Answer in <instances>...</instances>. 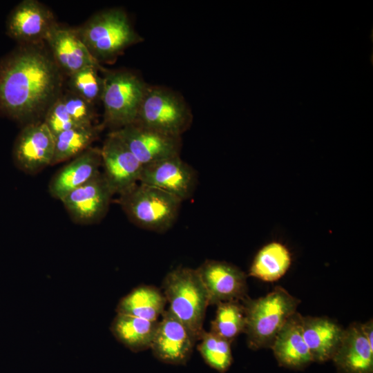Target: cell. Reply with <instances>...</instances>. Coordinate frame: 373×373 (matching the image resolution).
<instances>
[{
    "label": "cell",
    "instance_id": "cell-14",
    "mask_svg": "<svg viewBox=\"0 0 373 373\" xmlns=\"http://www.w3.org/2000/svg\"><path fill=\"white\" fill-rule=\"evenodd\" d=\"M52 12L37 0H23L10 12L7 34L21 45L38 44L45 41L55 26Z\"/></svg>",
    "mask_w": 373,
    "mask_h": 373
},
{
    "label": "cell",
    "instance_id": "cell-8",
    "mask_svg": "<svg viewBox=\"0 0 373 373\" xmlns=\"http://www.w3.org/2000/svg\"><path fill=\"white\" fill-rule=\"evenodd\" d=\"M112 132L143 166L180 155L181 137L167 135L135 123Z\"/></svg>",
    "mask_w": 373,
    "mask_h": 373
},
{
    "label": "cell",
    "instance_id": "cell-7",
    "mask_svg": "<svg viewBox=\"0 0 373 373\" xmlns=\"http://www.w3.org/2000/svg\"><path fill=\"white\" fill-rule=\"evenodd\" d=\"M103 78L104 124L117 130L133 124L148 85L126 70H106Z\"/></svg>",
    "mask_w": 373,
    "mask_h": 373
},
{
    "label": "cell",
    "instance_id": "cell-18",
    "mask_svg": "<svg viewBox=\"0 0 373 373\" xmlns=\"http://www.w3.org/2000/svg\"><path fill=\"white\" fill-rule=\"evenodd\" d=\"M332 360L340 373H373V347L361 323H352L345 329Z\"/></svg>",
    "mask_w": 373,
    "mask_h": 373
},
{
    "label": "cell",
    "instance_id": "cell-11",
    "mask_svg": "<svg viewBox=\"0 0 373 373\" xmlns=\"http://www.w3.org/2000/svg\"><path fill=\"white\" fill-rule=\"evenodd\" d=\"M196 182L195 171L180 155L144 165L139 180V183L159 189L182 202L192 195Z\"/></svg>",
    "mask_w": 373,
    "mask_h": 373
},
{
    "label": "cell",
    "instance_id": "cell-16",
    "mask_svg": "<svg viewBox=\"0 0 373 373\" xmlns=\"http://www.w3.org/2000/svg\"><path fill=\"white\" fill-rule=\"evenodd\" d=\"M45 41L55 64L68 76L88 66L102 68L90 54L76 29L56 23Z\"/></svg>",
    "mask_w": 373,
    "mask_h": 373
},
{
    "label": "cell",
    "instance_id": "cell-5",
    "mask_svg": "<svg viewBox=\"0 0 373 373\" xmlns=\"http://www.w3.org/2000/svg\"><path fill=\"white\" fill-rule=\"evenodd\" d=\"M119 197L122 210L133 223L159 233L173 226L182 202L164 191L142 183Z\"/></svg>",
    "mask_w": 373,
    "mask_h": 373
},
{
    "label": "cell",
    "instance_id": "cell-29",
    "mask_svg": "<svg viewBox=\"0 0 373 373\" xmlns=\"http://www.w3.org/2000/svg\"><path fill=\"white\" fill-rule=\"evenodd\" d=\"M43 122L54 136L79 126L68 113L60 95L47 109Z\"/></svg>",
    "mask_w": 373,
    "mask_h": 373
},
{
    "label": "cell",
    "instance_id": "cell-9",
    "mask_svg": "<svg viewBox=\"0 0 373 373\" xmlns=\"http://www.w3.org/2000/svg\"><path fill=\"white\" fill-rule=\"evenodd\" d=\"M100 151L102 174L113 195H120L139 183L143 165L113 132Z\"/></svg>",
    "mask_w": 373,
    "mask_h": 373
},
{
    "label": "cell",
    "instance_id": "cell-26",
    "mask_svg": "<svg viewBox=\"0 0 373 373\" xmlns=\"http://www.w3.org/2000/svg\"><path fill=\"white\" fill-rule=\"evenodd\" d=\"M198 350L205 363L219 372H226L233 357L231 343L211 331H203Z\"/></svg>",
    "mask_w": 373,
    "mask_h": 373
},
{
    "label": "cell",
    "instance_id": "cell-25",
    "mask_svg": "<svg viewBox=\"0 0 373 373\" xmlns=\"http://www.w3.org/2000/svg\"><path fill=\"white\" fill-rule=\"evenodd\" d=\"M215 318L211 321L210 331L231 342L245 332L246 316L245 307L240 300L218 303Z\"/></svg>",
    "mask_w": 373,
    "mask_h": 373
},
{
    "label": "cell",
    "instance_id": "cell-15",
    "mask_svg": "<svg viewBox=\"0 0 373 373\" xmlns=\"http://www.w3.org/2000/svg\"><path fill=\"white\" fill-rule=\"evenodd\" d=\"M196 271L207 291L209 305L247 297V276L236 266L224 261L207 260Z\"/></svg>",
    "mask_w": 373,
    "mask_h": 373
},
{
    "label": "cell",
    "instance_id": "cell-1",
    "mask_svg": "<svg viewBox=\"0 0 373 373\" xmlns=\"http://www.w3.org/2000/svg\"><path fill=\"white\" fill-rule=\"evenodd\" d=\"M38 44L21 45L0 61V113L28 122L59 96L61 70Z\"/></svg>",
    "mask_w": 373,
    "mask_h": 373
},
{
    "label": "cell",
    "instance_id": "cell-4",
    "mask_svg": "<svg viewBox=\"0 0 373 373\" xmlns=\"http://www.w3.org/2000/svg\"><path fill=\"white\" fill-rule=\"evenodd\" d=\"M162 287L169 310L194 334L198 341L209 299L196 269L179 267L165 276Z\"/></svg>",
    "mask_w": 373,
    "mask_h": 373
},
{
    "label": "cell",
    "instance_id": "cell-13",
    "mask_svg": "<svg viewBox=\"0 0 373 373\" xmlns=\"http://www.w3.org/2000/svg\"><path fill=\"white\" fill-rule=\"evenodd\" d=\"M113 195L101 172L88 182L68 193L61 201L75 222L92 224L105 216Z\"/></svg>",
    "mask_w": 373,
    "mask_h": 373
},
{
    "label": "cell",
    "instance_id": "cell-2",
    "mask_svg": "<svg viewBox=\"0 0 373 373\" xmlns=\"http://www.w3.org/2000/svg\"><path fill=\"white\" fill-rule=\"evenodd\" d=\"M246 316L247 343L250 348L271 347L287 321L296 313L300 300L277 286L263 297L242 300Z\"/></svg>",
    "mask_w": 373,
    "mask_h": 373
},
{
    "label": "cell",
    "instance_id": "cell-28",
    "mask_svg": "<svg viewBox=\"0 0 373 373\" xmlns=\"http://www.w3.org/2000/svg\"><path fill=\"white\" fill-rule=\"evenodd\" d=\"M61 97L68 113L77 126L93 125L95 117L93 104L71 91Z\"/></svg>",
    "mask_w": 373,
    "mask_h": 373
},
{
    "label": "cell",
    "instance_id": "cell-17",
    "mask_svg": "<svg viewBox=\"0 0 373 373\" xmlns=\"http://www.w3.org/2000/svg\"><path fill=\"white\" fill-rule=\"evenodd\" d=\"M101 166L100 149L89 147L71 159L54 175L48 185L50 194L61 200L68 193L99 174Z\"/></svg>",
    "mask_w": 373,
    "mask_h": 373
},
{
    "label": "cell",
    "instance_id": "cell-22",
    "mask_svg": "<svg viewBox=\"0 0 373 373\" xmlns=\"http://www.w3.org/2000/svg\"><path fill=\"white\" fill-rule=\"evenodd\" d=\"M167 303L162 291L155 286L140 285L122 297L117 307V314L157 321L165 311Z\"/></svg>",
    "mask_w": 373,
    "mask_h": 373
},
{
    "label": "cell",
    "instance_id": "cell-24",
    "mask_svg": "<svg viewBox=\"0 0 373 373\" xmlns=\"http://www.w3.org/2000/svg\"><path fill=\"white\" fill-rule=\"evenodd\" d=\"M97 126H77L55 136V153L52 165L71 160L87 149L98 136Z\"/></svg>",
    "mask_w": 373,
    "mask_h": 373
},
{
    "label": "cell",
    "instance_id": "cell-10",
    "mask_svg": "<svg viewBox=\"0 0 373 373\" xmlns=\"http://www.w3.org/2000/svg\"><path fill=\"white\" fill-rule=\"evenodd\" d=\"M55 153V136L44 122L27 124L15 140L12 157L20 170L36 173L52 165Z\"/></svg>",
    "mask_w": 373,
    "mask_h": 373
},
{
    "label": "cell",
    "instance_id": "cell-23",
    "mask_svg": "<svg viewBox=\"0 0 373 373\" xmlns=\"http://www.w3.org/2000/svg\"><path fill=\"white\" fill-rule=\"evenodd\" d=\"M291 263L288 249L278 242H271L257 253L250 267L249 275L265 282H274L285 274Z\"/></svg>",
    "mask_w": 373,
    "mask_h": 373
},
{
    "label": "cell",
    "instance_id": "cell-20",
    "mask_svg": "<svg viewBox=\"0 0 373 373\" xmlns=\"http://www.w3.org/2000/svg\"><path fill=\"white\" fill-rule=\"evenodd\" d=\"M305 341L313 361L332 359L342 341L345 329L327 317L303 316Z\"/></svg>",
    "mask_w": 373,
    "mask_h": 373
},
{
    "label": "cell",
    "instance_id": "cell-19",
    "mask_svg": "<svg viewBox=\"0 0 373 373\" xmlns=\"http://www.w3.org/2000/svg\"><path fill=\"white\" fill-rule=\"evenodd\" d=\"M302 318L300 314L294 313L279 331L271 346L282 366L300 369L313 362L303 337Z\"/></svg>",
    "mask_w": 373,
    "mask_h": 373
},
{
    "label": "cell",
    "instance_id": "cell-30",
    "mask_svg": "<svg viewBox=\"0 0 373 373\" xmlns=\"http://www.w3.org/2000/svg\"><path fill=\"white\" fill-rule=\"evenodd\" d=\"M361 328L365 338H367L370 345L373 347L372 345V336H373V323L372 320H370L365 324H361Z\"/></svg>",
    "mask_w": 373,
    "mask_h": 373
},
{
    "label": "cell",
    "instance_id": "cell-21",
    "mask_svg": "<svg viewBox=\"0 0 373 373\" xmlns=\"http://www.w3.org/2000/svg\"><path fill=\"white\" fill-rule=\"evenodd\" d=\"M157 323L158 321L117 314L110 329L120 343L133 352H139L151 348Z\"/></svg>",
    "mask_w": 373,
    "mask_h": 373
},
{
    "label": "cell",
    "instance_id": "cell-27",
    "mask_svg": "<svg viewBox=\"0 0 373 373\" xmlns=\"http://www.w3.org/2000/svg\"><path fill=\"white\" fill-rule=\"evenodd\" d=\"M99 70L106 71L103 68L88 66L69 75L70 91L93 105L101 101L104 78Z\"/></svg>",
    "mask_w": 373,
    "mask_h": 373
},
{
    "label": "cell",
    "instance_id": "cell-6",
    "mask_svg": "<svg viewBox=\"0 0 373 373\" xmlns=\"http://www.w3.org/2000/svg\"><path fill=\"white\" fill-rule=\"evenodd\" d=\"M191 120L190 109L180 95L164 87L148 86L134 123L181 137Z\"/></svg>",
    "mask_w": 373,
    "mask_h": 373
},
{
    "label": "cell",
    "instance_id": "cell-12",
    "mask_svg": "<svg viewBox=\"0 0 373 373\" xmlns=\"http://www.w3.org/2000/svg\"><path fill=\"white\" fill-rule=\"evenodd\" d=\"M194 334L169 309L162 315L151 348L160 361L184 365L190 358L195 343Z\"/></svg>",
    "mask_w": 373,
    "mask_h": 373
},
{
    "label": "cell",
    "instance_id": "cell-3",
    "mask_svg": "<svg viewBox=\"0 0 373 373\" xmlns=\"http://www.w3.org/2000/svg\"><path fill=\"white\" fill-rule=\"evenodd\" d=\"M76 30L99 64L115 59L126 48L142 41L126 12L118 8L95 14Z\"/></svg>",
    "mask_w": 373,
    "mask_h": 373
}]
</instances>
